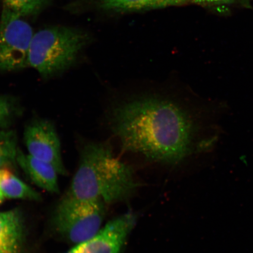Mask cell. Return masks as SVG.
<instances>
[{"label":"cell","mask_w":253,"mask_h":253,"mask_svg":"<svg viewBox=\"0 0 253 253\" xmlns=\"http://www.w3.org/2000/svg\"><path fill=\"white\" fill-rule=\"evenodd\" d=\"M185 98L164 91L132 94L113 103L110 130L123 150L157 162L178 164L211 147L203 115Z\"/></svg>","instance_id":"1"},{"label":"cell","mask_w":253,"mask_h":253,"mask_svg":"<svg viewBox=\"0 0 253 253\" xmlns=\"http://www.w3.org/2000/svg\"><path fill=\"white\" fill-rule=\"evenodd\" d=\"M136 186L131 168L114 156L108 144L90 142L82 149L80 163L67 195L109 204L130 197Z\"/></svg>","instance_id":"2"},{"label":"cell","mask_w":253,"mask_h":253,"mask_svg":"<svg viewBox=\"0 0 253 253\" xmlns=\"http://www.w3.org/2000/svg\"><path fill=\"white\" fill-rule=\"evenodd\" d=\"M90 41L86 32L79 28L52 26L34 33L29 64L43 78L62 74L74 65Z\"/></svg>","instance_id":"3"},{"label":"cell","mask_w":253,"mask_h":253,"mask_svg":"<svg viewBox=\"0 0 253 253\" xmlns=\"http://www.w3.org/2000/svg\"><path fill=\"white\" fill-rule=\"evenodd\" d=\"M104 204L101 200H80L66 195L53 216L56 230L75 245L87 241L100 230L105 216Z\"/></svg>","instance_id":"4"},{"label":"cell","mask_w":253,"mask_h":253,"mask_svg":"<svg viewBox=\"0 0 253 253\" xmlns=\"http://www.w3.org/2000/svg\"><path fill=\"white\" fill-rule=\"evenodd\" d=\"M23 18L2 9L0 18V71L30 67V49L34 33Z\"/></svg>","instance_id":"5"},{"label":"cell","mask_w":253,"mask_h":253,"mask_svg":"<svg viewBox=\"0 0 253 253\" xmlns=\"http://www.w3.org/2000/svg\"><path fill=\"white\" fill-rule=\"evenodd\" d=\"M24 139L30 156L51 164L59 174H66L61 141L53 123L46 119L34 120L25 127Z\"/></svg>","instance_id":"6"},{"label":"cell","mask_w":253,"mask_h":253,"mask_svg":"<svg viewBox=\"0 0 253 253\" xmlns=\"http://www.w3.org/2000/svg\"><path fill=\"white\" fill-rule=\"evenodd\" d=\"M131 213L115 218L87 241L77 245L80 253H120L135 224Z\"/></svg>","instance_id":"7"},{"label":"cell","mask_w":253,"mask_h":253,"mask_svg":"<svg viewBox=\"0 0 253 253\" xmlns=\"http://www.w3.org/2000/svg\"><path fill=\"white\" fill-rule=\"evenodd\" d=\"M17 163L37 186L49 192H59V173L51 164L25 154L19 148Z\"/></svg>","instance_id":"8"},{"label":"cell","mask_w":253,"mask_h":253,"mask_svg":"<svg viewBox=\"0 0 253 253\" xmlns=\"http://www.w3.org/2000/svg\"><path fill=\"white\" fill-rule=\"evenodd\" d=\"M23 232L20 211L0 213V253H21Z\"/></svg>","instance_id":"9"},{"label":"cell","mask_w":253,"mask_h":253,"mask_svg":"<svg viewBox=\"0 0 253 253\" xmlns=\"http://www.w3.org/2000/svg\"><path fill=\"white\" fill-rule=\"evenodd\" d=\"M188 4V0H94V4L98 9L116 13L151 10Z\"/></svg>","instance_id":"10"},{"label":"cell","mask_w":253,"mask_h":253,"mask_svg":"<svg viewBox=\"0 0 253 253\" xmlns=\"http://www.w3.org/2000/svg\"><path fill=\"white\" fill-rule=\"evenodd\" d=\"M0 189L5 198L39 201L41 196L10 170L0 169Z\"/></svg>","instance_id":"11"},{"label":"cell","mask_w":253,"mask_h":253,"mask_svg":"<svg viewBox=\"0 0 253 253\" xmlns=\"http://www.w3.org/2000/svg\"><path fill=\"white\" fill-rule=\"evenodd\" d=\"M17 135L14 130L0 129V169L17 163Z\"/></svg>","instance_id":"12"},{"label":"cell","mask_w":253,"mask_h":253,"mask_svg":"<svg viewBox=\"0 0 253 253\" xmlns=\"http://www.w3.org/2000/svg\"><path fill=\"white\" fill-rule=\"evenodd\" d=\"M53 0H2L3 8L22 18L39 14Z\"/></svg>","instance_id":"13"},{"label":"cell","mask_w":253,"mask_h":253,"mask_svg":"<svg viewBox=\"0 0 253 253\" xmlns=\"http://www.w3.org/2000/svg\"><path fill=\"white\" fill-rule=\"evenodd\" d=\"M20 113V106L14 98L0 94V129L9 128Z\"/></svg>","instance_id":"14"},{"label":"cell","mask_w":253,"mask_h":253,"mask_svg":"<svg viewBox=\"0 0 253 253\" xmlns=\"http://www.w3.org/2000/svg\"><path fill=\"white\" fill-rule=\"evenodd\" d=\"M189 4L204 6V7H213V6L230 5L233 4L237 0H188Z\"/></svg>","instance_id":"15"},{"label":"cell","mask_w":253,"mask_h":253,"mask_svg":"<svg viewBox=\"0 0 253 253\" xmlns=\"http://www.w3.org/2000/svg\"><path fill=\"white\" fill-rule=\"evenodd\" d=\"M65 253H79V249L78 248V246L75 245L74 248H72L70 251Z\"/></svg>","instance_id":"16"},{"label":"cell","mask_w":253,"mask_h":253,"mask_svg":"<svg viewBox=\"0 0 253 253\" xmlns=\"http://www.w3.org/2000/svg\"><path fill=\"white\" fill-rule=\"evenodd\" d=\"M5 197L3 195L1 189H0V204H2V202L4 201Z\"/></svg>","instance_id":"17"}]
</instances>
